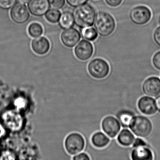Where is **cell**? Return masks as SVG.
<instances>
[{"label": "cell", "instance_id": "cell-28", "mask_svg": "<svg viewBox=\"0 0 160 160\" xmlns=\"http://www.w3.org/2000/svg\"><path fill=\"white\" fill-rule=\"evenodd\" d=\"M72 160H91L90 157L89 156L88 153L86 152H81L74 155L72 157Z\"/></svg>", "mask_w": 160, "mask_h": 160}, {"label": "cell", "instance_id": "cell-29", "mask_svg": "<svg viewBox=\"0 0 160 160\" xmlns=\"http://www.w3.org/2000/svg\"><path fill=\"white\" fill-rule=\"evenodd\" d=\"M122 0H105L107 3L111 7H115L119 6Z\"/></svg>", "mask_w": 160, "mask_h": 160}, {"label": "cell", "instance_id": "cell-4", "mask_svg": "<svg viewBox=\"0 0 160 160\" xmlns=\"http://www.w3.org/2000/svg\"><path fill=\"white\" fill-rule=\"evenodd\" d=\"M88 72L91 76L97 79H102L109 75L110 66L108 62L102 58L92 60L88 66Z\"/></svg>", "mask_w": 160, "mask_h": 160}, {"label": "cell", "instance_id": "cell-31", "mask_svg": "<svg viewBox=\"0 0 160 160\" xmlns=\"http://www.w3.org/2000/svg\"><path fill=\"white\" fill-rule=\"evenodd\" d=\"M155 101L156 107H157V110L159 112H160V94L158 96H156Z\"/></svg>", "mask_w": 160, "mask_h": 160}, {"label": "cell", "instance_id": "cell-14", "mask_svg": "<svg viewBox=\"0 0 160 160\" xmlns=\"http://www.w3.org/2000/svg\"><path fill=\"white\" fill-rule=\"evenodd\" d=\"M32 48L36 54L44 55L49 51L50 44L48 39L44 37H38L32 40Z\"/></svg>", "mask_w": 160, "mask_h": 160}, {"label": "cell", "instance_id": "cell-19", "mask_svg": "<svg viewBox=\"0 0 160 160\" xmlns=\"http://www.w3.org/2000/svg\"><path fill=\"white\" fill-rule=\"evenodd\" d=\"M73 15L70 12H64L62 14L59 20V25L61 28L67 29L73 26L74 24Z\"/></svg>", "mask_w": 160, "mask_h": 160}, {"label": "cell", "instance_id": "cell-22", "mask_svg": "<svg viewBox=\"0 0 160 160\" xmlns=\"http://www.w3.org/2000/svg\"><path fill=\"white\" fill-rule=\"evenodd\" d=\"M82 37L85 40L93 41L97 39L98 33L95 28H84L82 32Z\"/></svg>", "mask_w": 160, "mask_h": 160}, {"label": "cell", "instance_id": "cell-3", "mask_svg": "<svg viewBox=\"0 0 160 160\" xmlns=\"http://www.w3.org/2000/svg\"><path fill=\"white\" fill-rule=\"evenodd\" d=\"M94 26L100 35L108 36L114 31L116 24L112 16L108 13L99 12L95 17Z\"/></svg>", "mask_w": 160, "mask_h": 160}, {"label": "cell", "instance_id": "cell-8", "mask_svg": "<svg viewBox=\"0 0 160 160\" xmlns=\"http://www.w3.org/2000/svg\"><path fill=\"white\" fill-rule=\"evenodd\" d=\"M137 107L142 114L147 116H152L158 111L155 99L149 96L140 97L138 101Z\"/></svg>", "mask_w": 160, "mask_h": 160}, {"label": "cell", "instance_id": "cell-13", "mask_svg": "<svg viewBox=\"0 0 160 160\" xmlns=\"http://www.w3.org/2000/svg\"><path fill=\"white\" fill-rule=\"evenodd\" d=\"M29 10L35 16H42L49 10L48 0H30L28 3Z\"/></svg>", "mask_w": 160, "mask_h": 160}, {"label": "cell", "instance_id": "cell-30", "mask_svg": "<svg viewBox=\"0 0 160 160\" xmlns=\"http://www.w3.org/2000/svg\"><path fill=\"white\" fill-rule=\"evenodd\" d=\"M153 37L156 43L160 46V27L155 30Z\"/></svg>", "mask_w": 160, "mask_h": 160}, {"label": "cell", "instance_id": "cell-9", "mask_svg": "<svg viewBox=\"0 0 160 160\" xmlns=\"http://www.w3.org/2000/svg\"><path fill=\"white\" fill-rule=\"evenodd\" d=\"M11 17L13 21L18 24H23L29 18L30 14L27 6L24 3H15L11 11Z\"/></svg>", "mask_w": 160, "mask_h": 160}, {"label": "cell", "instance_id": "cell-17", "mask_svg": "<svg viewBox=\"0 0 160 160\" xmlns=\"http://www.w3.org/2000/svg\"><path fill=\"white\" fill-rule=\"evenodd\" d=\"M91 141L92 145L95 148H103L109 144L110 139L109 137L104 132L99 131L92 135Z\"/></svg>", "mask_w": 160, "mask_h": 160}, {"label": "cell", "instance_id": "cell-16", "mask_svg": "<svg viewBox=\"0 0 160 160\" xmlns=\"http://www.w3.org/2000/svg\"><path fill=\"white\" fill-rule=\"evenodd\" d=\"M135 116L133 111L128 109H120L116 114L117 118L123 128H129Z\"/></svg>", "mask_w": 160, "mask_h": 160}, {"label": "cell", "instance_id": "cell-24", "mask_svg": "<svg viewBox=\"0 0 160 160\" xmlns=\"http://www.w3.org/2000/svg\"><path fill=\"white\" fill-rule=\"evenodd\" d=\"M16 1L17 0H0V8L8 10L14 5Z\"/></svg>", "mask_w": 160, "mask_h": 160}, {"label": "cell", "instance_id": "cell-20", "mask_svg": "<svg viewBox=\"0 0 160 160\" xmlns=\"http://www.w3.org/2000/svg\"><path fill=\"white\" fill-rule=\"evenodd\" d=\"M28 32L31 37H38L42 34L43 28L41 24L34 22L32 23L29 26Z\"/></svg>", "mask_w": 160, "mask_h": 160}, {"label": "cell", "instance_id": "cell-5", "mask_svg": "<svg viewBox=\"0 0 160 160\" xmlns=\"http://www.w3.org/2000/svg\"><path fill=\"white\" fill-rule=\"evenodd\" d=\"M85 140L83 136L77 132L72 133L66 137L64 147L66 151L71 155L81 152L85 148Z\"/></svg>", "mask_w": 160, "mask_h": 160}, {"label": "cell", "instance_id": "cell-21", "mask_svg": "<svg viewBox=\"0 0 160 160\" xmlns=\"http://www.w3.org/2000/svg\"><path fill=\"white\" fill-rule=\"evenodd\" d=\"M61 15V13L59 10L52 8L46 13L45 18L48 22L56 23L59 22Z\"/></svg>", "mask_w": 160, "mask_h": 160}, {"label": "cell", "instance_id": "cell-12", "mask_svg": "<svg viewBox=\"0 0 160 160\" xmlns=\"http://www.w3.org/2000/svg\"><path fill=\"white\" fill-rule=\"evenodd\" d=\"M62 43L69 48L74 47L80 41L81 35L76 29L74 28L65 29L61 34Z\"/></svg>", "mask_w": 160, "mask_h": 160}, {"label": "cell", "instance_id": "cell-33", "mask_svg": "<svg viewBox=\"0 0 160 160\" xmlns=\"http://www.w3.org/2000/svg\"><path fill=\"white\" fill-rule=\"evenodd\" d=\"M3 130L2 129V127L1 125H0V136L2 135L3 134Z\"/></svg>", "mask_w": 160, "mask_h": 160}, {"label": "cell", "instance_id": "cell-26", "mask_svg": "<svg viewBox=\"0 0 160 160\" xmlns=\"http://www.w3.org/2000/svg\"><path fill=\"white\" fill-rule=\"evenodd\" d=\"M152 62L154 68L160 71V51L154 54L152 58Z\"/></svg>", "mask_w": 160, "mask_h": 160}, {"label": "cell", "instance_id": "cell-32", "mask_svg": "<svg viewBox=\"0 0 160 160\" xmlns=\"http://www.w3.org/2000/svg\"><path fill=\"white\" fill-rule=\"evenodd\" d=\"M18 1L19 2L25 4V3H28V2H29L30 0H18Z\"/></svg>", "mask_w": 160, "mask_h": 160}, {"label": "cell", "instance_id": "cell-11", "mask_svg": "<svg viewBox=\"0 0 160 160\" xmlns=\"http://www.w3.org/2000/svg\"><path fill=\"white\" fill-rule=\"evenodd\" d=\"M74 53L78 59L81 61L88 60L93 55V46L90 42L82 40L75 48Z\"/></svg>", "mask_w": 160, "mask_h": 160}, {"label": "cell", "instance_id": "cell-23", "mask_svg": "<svg viewBox=\"0 0 160 160\" xmlns=\"http://www.w3.org/2000/svg\"><path fill=\"white\" fill-rule=\"evenodd\" d=\"M49 6L52 9H61L64 6L65 0H48Z\"/></svg>", "mask_w": 160, "mask_h": 160}, {"label": "cell", "instance_id": "cell-2", "mask_svg": "<svg viewBox=\"0 0 160 160\" xmlns=\"http://www.w3.org/2000/svg\"><path fill=\"white\" fill-rule=\"evenodd\" d=\"M152 122L148 117L142 115L135 116L129 126L132 132L138 137H148L152 131Z\"/></svg>", "mask_w": 160, "mask_h": 160}, {"label": "cell", "instance_id": "cell-7", "mask_svg": "<svg viewBox=\"0 0 160 160\" xmlns=\"http://www.w3.org/2000/svg\"><path fill=\"white\" fill-rule=\"evenodd\" d=\"M151 12L146 6H139L133 9L130 12V18L137 25L147 24L151 18Z\"/></svg>", "mask_w": 160, "mask_h": 160}, {"label": "cell", "instance_id": "cell-15", "mask_svg": "<svg viewBox=\"0 0 160 160\" xmlns=\"http://www.w3.org/2000/svg\"><path fill=\"white\" fill-rule=\"evenodd\" d=\"M131 158L132 160H152L153 153L149 147H140L134 148L131 153Z\"/></svg>", "mask_w": 160, "mask_h": 160}, {"label": "cell", "instance_id": "cell-27", "mask_svg": "<svg viewBox=\"0 0 160 160\" xmlns=\"http://www.w3.org/2000/svg\"><path fill=\"white\" fill-rule=\"evenodd\" d=\"M67 3L73 7H77L85 4L88 0H66Z\"/></svg>", "mask_w": 160, "mask_h": 160}, {"label": "cell", "instance_id": "cell-10", "mask_svg": "<svg viewBox=\"0 0 160 160\" xmlns=\"http://www.w3.org/2000/svg\"><path fill=\"white\" fill-rule=\"evenodd\" d=\"M143 93L147 96L154 97L160 94V78L158 77L148 78L142 86Z\"/></svg>", "mask_w": 160, "mask_h": 160}, {"label": "cell", "instance_id": "cell-1", "mask_svg": "<svg viewBox=\"0 0 160 160\" xmlns=\"http://www.w3.org/2000/svg\"><path fill=\"white\" fill-rule=\"evenodd\" d=\"M73 16L76 25L79 28H84L93 25L96 13L92 6L85 3L75 9Z\"/></svg>", "mask_w": 160, "mask_h": 160}, {"label": "cell", "instance_id": "cell-18", "mask_svg": "<svg viewBox=\"0 0 160 160\" xmlns=\"http://www.w3.org/2000/svg\"><path fill=\"white\" fill-rule=\"evenodd\" d=\"M135 139L132 132L127 128H123L118 134L117 140L122 147H129L132 146Z\"/></svg>", "mask_w": 160, "mask_h": 160}, {"label": "cell", "instance_id": "cell-25", "mask_svg": "<svg viewBox=\"0 0 160 160\" xmlns=\"http://www.w3.org/2000/svg\"><path fill=\"white\" fill-rule=\"evenodd\" d=\"M132 146L133 148L140 147H147V146L149 147L147 142L140 137L137 138L135 139Z\"/></svg>", "mask_w": 160, "mask_h": 160}, {"label": "cell", "instance_id": "cell-6", "mask_svg": "<svg viewBox=\"0 0 160 160\" xmlns=\"http://www.w3.org/2000/svg\"><path fill=\"white\" fill-rule=\"evenodd\" d=\"M103 132L109 138L116 137L121 129V125L118 119L112 116L105 117L101 122Z\"/></svg>", "mask_w": 160, "mask_h": 160}]
</instances>
